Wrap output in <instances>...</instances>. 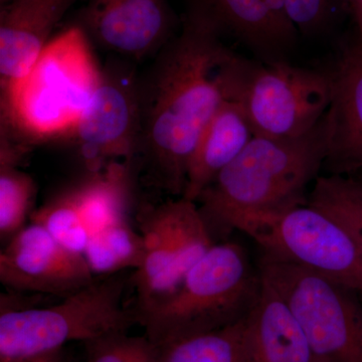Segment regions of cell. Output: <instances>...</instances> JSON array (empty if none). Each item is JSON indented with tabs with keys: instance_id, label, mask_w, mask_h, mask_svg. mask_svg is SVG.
I'll return each instance as SVG.
<instances>
[{
	"instance_id": "7a4b0ae2",
	"label": "cell",
	"mask_w": 362,
	"mask_h": 362,
	"mask_svg": "<svg viewBox=\"0 0 362 362\" xmlns=\"http://www.w3.org/2000/svg\"><path fill=\"white\" fill-rule=\"evenodd\" d=\"M92 44L78 25L49 40L32 70L1 95V135L28 150L70 140L102 80Z\"/></svg>"
},
{
	"instance_id": "277c9868",
	"label": "cell",
	"mask_w": 362,
	"mask_h": 362,
	"mask_svg": "<svg viewBox=\"0 0 362 362\" xmlns=\"http://www.w3.org/2000/svg\"><path fill=\"white\" fill-rule=\"evenodd\" d=\"M262 280L244 247L216 243L183 279L175 293L138 317L145 335L162 347L185 338L221 329L246 318Z\"/></svg>"
},
{
	"instance_id": "603a6c76",
	"label": "cell",
	"mask_w": 362,
	"mask_h": 362,
	"mask_svg": "<svg viewBox=\"0 0 362 362\" xmlns=\"http://www.w3.org/2000/svg\"><path fill=\"white\" fill-rule=\"evenodd\" d=\"M37 185L18 164L0 162V237L11 240L32 216Z\"/></svg>"
},
{
	"instance_id": "9a60e30c",
	"label": "cell",
	"mask_w": 362,
	"mask_h": 362,
	"mask_svg": "<svg viewBox=\"0 0 362 362\" xmlns=\"http://www.w3.org/2000/svg\"><path fill=\"white\" fill-rule=\"evenodd\" d=\"M77 0H13L0 9V90L11 92L32 70L52 30Z\"/></svg>"
},
{
	"instance_id": "83f0119b",
	"label": "cell",
	"mask_w": 362,
	"mask_h": 362,
	"mask_svg": "<svg viewBox=\"0 0 362 362\" xmlns=\"http://www.w3.org/2000/svg\"><path fill=\"white\" fill-rule=\"evenodd\" d=\"M352 176H356V178H358L359 180L362 181V171H361V173H356V175H354Z\"/></svg>"
},
{
	"instance_id": "4316f807",
	"label": "cell",
	"mask_w": 362,
	"mask_h": 362,
	"mask_svg": "<svg viewBox=\"0 0 362 362\" xmlns=\"http://www.w3.org/2000/svg\"><path fill=\"white\" fill-rule=\"evenodd\" d=\"M349 16L354 25V32L362 37V0H347Z\"/></svg>"
},
{
	"instance_id": "8fae6325",
	"label": "cell",
	"mask_w": 362,
	"mask_h": 362,
	"mask_svg": "<svg viewBox=\"0 0 362 362\" xmlns=\"http://www.w3.org/2000/svg\"><path fill=\"white\" fill-rule=\"evenodd\" d=\"M76 25L90 44L130 62L156 57L181 28L168 0H89Z\"/></svg>"
},
{
	"instance_id": "7402d4cb",
	"label": "cell",
	"mask_w": 362,
	"mask_h": 362,
	"mask_svg": "<svg viewBox=\"0 0 362 362\" xmlns=\"http://www.w3.org/2000/svg\"><path fill=\"white\" fill-rule=\"evenodd\" d=\"M30 223L44 228L61 246L84 254L90 232L78 209L73 187L63 190L33 211Z\"/></svg>"
},
{
	"instance_id": "44dd1931",
	"label": "cell",
	"mask_w": 362,
	"mask_h": 362,
	"mask_svg": "<svg viewBox=\"0 0 362 362\" xmlns=\"http://www.w3.org/2000/svg\"><path fill=\"white\" fill-rule=\"evenodd\" d=\"M161 362H250L245 319L160 347Z\"/></svg>"
},
{
	"instance_id": "ba28073f",
	"label": "cell",
	"mask_w": 362,
	"mask_h": 362,
	"mask_svg": "<svg viewBox=\"0 0 362 362\" xmlns=\"http://www.w3.org/2000/svg\"><path fill=\"white\" fill-rule=\"evenodd\" d=\"M331 95L327 69L244 57L232 99L242 107L255 136L282 139L313 129L329 108Z\"/></svg>"
},
{
	"instance_id": "7c38bea8",
	"label": "cell",
	"mask_w": 362,
	"mask_h": 362,
	"mask_svg": "<svg viewBox=\"0 0 362 362\" xmlns=\"http://www.w3.org/2000/svg\"><path fill=\"white\" fill-rule=\"evenodd\" d=\"M95 279L84 255L61 246L37 223L25 226L0 252V282L11 291L65 298Z\"/></svg>"
},
{
	"instance_id": "5bb4252c",
	"label": "cell",
	"mask_w": 362,
	"mask_h": 362,
	"mask_svg": "<svg viewBox=\"0 0 362 362\" xmlns=\"http://www.w3.org/2000/svg\"><path fill=\"white\" fill-rule=\"evenodd\" d=\"M332 81L325 114L326 175H354L362 171V37L356 32L338 45L327 66Z\"/></svg>"
},
{
	"instance_id": "d4e9b609",
	"label": "cell",
	"mask_w": 362,
	"mask_h": 362,
	"mask_svg": "<svg viewBox=\"0 0 362 362\" xmlns=\"http://www.w3.org/2000/svg\"><path fill=\"white\" fill-rule=\"evenodd\" d=\"M86 362H161L160 347L146 335L118 332L85 343Z\"/></svg>"
},
{
	"instance_id": "3957f363",
	"label": "cell",
	"mask_w": 362,
	"mask_h": 362,
	"mask_svg": "<svg viewBox=\"0 0 362 362\" xmlns=\"http://www.w3.org/2000/svg\"><path fill=\"white\" fill-rule=\"evenodd\" d=\"M327 147L325 115L295 138L255 136L197 199L214 235L235 214L271 211L307 201V187L323 169Z\"/></svg>"
},
{
	"instance_id": "d6986e66",
	"label": "cell",
	"mask_w": 362,
	"mask_h": 362,
	"mask_svg": "<svg viewBox=\"0 0 362 362\" xmlns=\"http://www.w3.org/2000/svg\"><path fill=\"white\" fill-rule=\"evenodd\" d=\"M83 255L96 277L136 271L142 264L144 243L139 230L121 221L93 233Z\"/></svg>"
},
{
	"instance_id": "ac0fdd59",
	"label": "cell",
	"mask_w": 362,
	"mask_h": 362,
	"mask_svg": "<svg viewBox=\"0 0 362 362\" xmlns=\"http://www.w3.org/2000/svg\"><path fill=\"white\" fill-rule=\"evenodd\" d=\"M134 168L135 161L110 162L71 187L90 235L128 220Z\"/></svg>"
},
{
	"instance_id": "f546056e",
	"label": "cell",
	"mask_w": 362,
	"mask_h": 362,
	"mask_svg": "<svg viewBox=\"0 0 362 362\" xmlns=\"http://www.w3.org/2000/svg\"><path fill=\"white\" fill-rule=\"evenodd\" d=\"M361 298H362V295H361Z\"/></svg>"
},
{
	"instance_id": "e0dca14e",
	"label": "cell",
	"mask_w": 362,
	"mask_h": 362,
	"mask_svg": "<svg viewBox=\"0 0 362 362\" xmlns=\"http://www.w3.org/2000/svg\"><path fill=\"white\" fill-rule=\"evenodd\" d=\"M255 137L240 105L226 100L206 124L188 162L182 197L197 202L202 192Z\"/></svg>"
},
{
	"instance_id": "f1b7e54d",
	"label": "cell",
	"mask_w": 362,
	"mask_h": 362,
	"mask_svg": "<svg viewBox=\"0 0 362 362\" xmlns=\"http://www.w3.org/2000/svg\"><path fill=\"white\" fill-rule=\"evenodd\" d=\"M1 1V4H8V2L13 1V0H0Z\"/></svg>"
},
{
	"instance_id": "4fadbf2b",
	"label": "cell",
	"mask_w": 362,
	"mask_h": 362,
	"mask_svg": "<svg viewBox=\"0 0 362 362\" xmlns=\"http://www.w3.org/2000/svg\"><path fill=\"white\" fill-rule=\"evenodd\" d=\"M221 39L235 40L262 62L289 61L300 33L284 0H185Z\"/></svg>"
},
{
	"instance_id": "484cf974",
	"label": "cell",
	"mask_w": 362,
	"mask_h": 362,
	"mask_svg": "<svg viewBox=\"0 0 362 362\" xmlns=\"http://www.w3.org/2000/svg\"><path fill=\"white\" fill-rule=\"evenodd\" d=\"M0 362H66V359L63 349L39 356L0 359Z\"/></svg>"
},
{
	"instance_id": "2e32d148",
	"label": "cell",
	"mask_w": 362,
	"mask_h": 362,
	"mask_svg": "<svg viewBox=\"0 0 362 362\" xmlns=\"http://www.w3.org/2000/svg\"><path fill=\"white\" fill-rule=\"evenodd\" d=\"M245 333L250 362H320L289 307L263 281Z\"/></svg>"
},
{
	"instance_id": "9c48e42d",
	"label": "cell",
	"mask_w": 362,
	"mask_h": 362,
	"mask_svg": "<svg viewBox=\"0 0 362 362\" xmlns=\"http://www.w3.org/2000/svg\"><path fill=\"white\" fill-rule=\"evenodd\" d=\"M138 230L144 256L132 277L136 318L175 293L188 272L216 244L199 204L182 197L145 211Z\"/></svg>"
},
{
	"instance_id": "5b68a950",
	"label": "cell",
	"mask_w": 362,
	"mask_h": 362,
	"mask_svg": "<svg viewBox=\"0 0 362 362\" xmlns=\"http://www.w3.org/2000/svg\"><path fill=\"white\" fill-rule=\"evenodd\" d=\"M123 273L98 276L83 289L44 308L1 309L0 359L49 354L71 342L84 343L137 323L135 310L123 304Z\"/></svg>"
},
{
	"instance_id": "52a82bcc",
	"label": "cell",
	"mask_w": 362,
	"mask_h": 362,
	"mask_svg": "<svg viewBox=\"0 0 362 362\" xmlns=\"http://www.w3.org/2000/svg\"><path fill=\"white\" fill-rule=\"evenodd\" d=\"M246 233L264 254L349 286L362 295V257L347 233L308 202L271 211L235 214L223 233Z\"/></svg>"
},
{
	"instance_id": "6da1fadb",
	"label": "cell",
	"mask_w": 362,
	"mask_h": 362,
	"mask_svg": "<svg viewBox=\"0 0 362 362\" xmlns=\"http://www.w3.org/2000/svg\"><path fill=\"white\" fill-rule=\"evenodd\" d=\"M244 56L202 16L185 11L177 35L139 78V157L158 187L182 197L188 162L218 107L232 99Z\"/></svg>"
},
{
	"instance_id": "8992f818",
	"label": "cell",
	"mask_w": 362,
	"mask_h": 362,
	"mask_svg": "<svg viewBox=\"0 0 362 362\" xmlns=\"http://www.w3.org/2000/svg\"><path fill=\"white\" fill-rule=\"evenodd\" d=\"M259 277L289 307L320 362H362V298L356 290L262 252Z\"/></svg>"
},
{
	"instance_id": "ffe728a7",
	"label": "cell",
	"mask_w": 362,
	"mask_h": 362,
	"mask_svg": "<svg viewBox=\"0 0 362 362\" xmlns=\"http://www.w3.org/2000/svg\"><path fill=\"white\" fill-rule=\"evenodd\" d=\"M307 202L337 221L362 257V181L352 175L318 176Z\"/></svg>"
},
{
	"instance_id": "30bf717a",
	"label": "cell",
	"mask_w": 362,
	"mask_h": 362,
	"mask_svg": "<svg viewBox=\"0 0 362 362\" xmlns=\"http://www.w3.org/2000/svg\"><path fill=\"white\" fill-rule=\"evenodd\" d=\"M128 59H111L71 139L90 171L113 161H135L141 140L139 78Z\"/></svg>"
},
{
	"instance_id": "cb8c5ba5",
	"label": "cell",
	"mask_w": 362,
	"mask_h": 362,
	"mask_svg": "<svg viewBox=\"0 0 362 362\" xmlns=\"http://www.w3.org/2000/svg\"><path fill=\"white\" fill-rule=\"evenodd\" d=\"M290 20L300 35L310 40L329 37L349 16L347 0H284Z\"/></svg>"
}]
</instances>
